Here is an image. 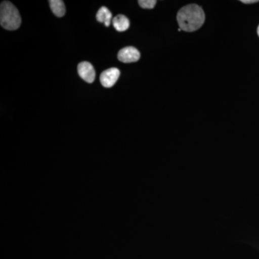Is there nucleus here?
<instances>
[{"mask_svg": "<svg viewBox=\"0 0 259 259\" xmlns=\"http://www.w3.org/2000/svg\"><path fill=\"white\" fill-rule=\"evenodd\" d=\"M241 3L244 4H252V3H258V0H242Z\"/></svg>", "mask_w": 259, "mask_h": 259, "instance_id": "nucleus-10", "label": "nucleus"}, {"mask_svg": "<svg viewBox=\"0 0 259 259\" xmlns=\"http://www.w3.org/2000/svg\"><path fill=\"white\" fill-rule=\"evenodd\" d=\"M141 57V54L136 48L126 47L121 49L117 54V59L121 62L128 64V63L136 62L139 60Z\"/></svg>", "mask_w": 259, "mask_h": 259, "instance_id": "nucleus-4", "label": "nucleus"}, {"mask_svg": "<svg viewBox=\"0 0 259 259\" xmlns=\"http://www.w3.org/2000/svg\"><path fill=\"white\" fill-rule=\"evenodd\" d=\"M177 18L181 30L194 32L202 26L205 20V15L199 5L192 4L182 8L179 11Z\"/></svg>", "mask_w": 259, "mask_h": 259, "instance_id": "nucleus-1", "label": "nucleus"}, {"mask_svg": "<svg viewBox=\"0 0 259 259\" xmlns=\"http://www.w3.org/2000/svg\"><path fill=\"white\" fill-rule=\"evenodd\" d=\"M49 5H50L53 13L56 16L59 17V18L64 16L65 13H66V8H65L64 3L62 0H50Z\"/></svg>", "mask_w": 259, "mask_h": 259, "instance_id": "nucleus-8", "label": "nucleus"}, {"mask_svg": "<svg viewBox=\"0 0 259 259\" xmlns=\"http://www.w3.org/2000/svg\"><path fill=\"white\" fill-rule=\"evenodd\" d=\"M0 24L3 28L15 30L21 25V17L16 7L13 3L4 1L0 6Z\"/></svg>", "mask_w": 259, "mask_h": 259, "instance_id": "nucleus-2", "label": "nucleus"}, {"mask_svg": "<svg viewBox=\"0 0 259 259\" xmlns=\"http://www.w3.org/2000/svg\"><path fill=\"white\" fill-rule=\"evenodd\" d=\"M114 28L118 32H124L130 27L128 18L123 15H118L112 20Z\"/></svg>", "mask_w": 259, "mask_h": 259, "instance_id": "nucleus-6", "label": "nucleus"}, {"mask_svg": "<svg viewBox=\"0 0 259 259\" xmlns=\"http://www.w3.org/2000/svg\"><path fill=\"white\" fill-rule=\"evenodd\" d=\"M120 70L117 68H110V69L104 71L100 75V82L105 88H112L117 82L120 77Z\"/></svg>", "mask_w": 259, "mask_h": 259, "instance_id": "nucleus-3", "label": "nucleus"}, {"mask_svg": "<svg viewBox=\"0 0 259 259\" xmlns=\"http://www.w3.org/2000/svg\"><path fill=\"white\" fill-rule=\"evenodd\" d=\"M139 4L144 9H153L156 4V0H140Z\"/></svg>", "mask_w": 259, "mask_h": 259, "instance_id": "nucleus-9", "label": "nucleus"}, {"mask_svg": "<svg viewBox=\"0 0 259 259\" xmlns=\"http://www.w3.org/2000/svg\"><path fill=\"white\" fill-rule=\"evenodd\" d=\"M97 20L100 23H103L105 26H110L111 23L112 14L105 7H102L97 13Z\"/></svg>", "mask_w": 259, "mask_h": 259, "instance_id": "nucleus-7", "label": "nucleus"}, {"mask_svg": "<svg viewBox=\"0 0 259 259\" xmlns=\"http://www.w3.org/2000/svg\"><path fill=\"white\" fill-rule=\"evenodd\" d=\"M78 73L80 77L86 82L93 83L96 77V73L93 65L87 61H83L78 65Z\"/></svg>", "mask_w": 259, "mask_h": 259, "instance_id": "nucleus-5", "label": "nucleus"}, {"mask_svg": "<svg viewBox=\"0 0 259 259\" xmlns=\"http://www.w3.org/2000/svg\"><path fill=\"white\" fill-rule=\"evenodd\" d=\"M257 32H258V36H259V25H258V29H257Z\"/></svg>", "mask_w": 259, "mask_h": 259, "instance_id": "nucleus-11", "label": "nucleus"}]
</instances>
